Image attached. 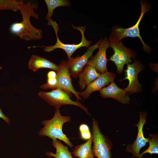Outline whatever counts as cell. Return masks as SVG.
<instances>
[{
	"instance_id": "1",
	"label": "cell",
	"mask_w": 158,
	"mask_h": 158,
	"mask_svg": "<svg viewBox=\"0 0 158 158\" xmlns=\"http://www.w3.org/2000/svg\"><path fill=\"white\" fill-rule=\"evenodd\" d=\"M20 1L19 10L21 14L22 20L20 22L12 23L10 28V32L26 40L41 39L42 36V30L34 27L30 20V17L36 19L39 18L38 14L34 11L38 8V3L32 4L29 2L25 3L23 0Z\"/></svg>"
},
{
	"instance_id": "2",
	"label": "cell",
	"mask_w": 158,
	"mask_h": 158,
	"mask_svg": "<svg viewBox=\"0 0 158 158\" xmlns=\"http://www.w3.org/2000/svg\"><path fill=\"white\" fill-rule=\"evenodd\" d=\"M69 116H63L60 114L59 109H56L54 115L50 120H45L41 123L44 127L38 133L39 135L46 136L52 140L57 139L63 141L72 148L73 145L69 140V138L64 134L62 130L63 124L71 121Z\"/></svg>"
},
{
	"instance_id": "3",
	"label": "cell",
	"mask_w": 158,
	"mask_h": 158,
	"mask_svg": "<svg viewBox=\"0 0 158 158\" xmlns=\"http://www.w3.org/2000/svg\"><path fill=\"white\" fill-rule=\"evenodd\" d=\"M140 2L141 6V13L136 23L133 26L126 28H123L119 25H115L111 29L110 36L115 39L120 40L128 37H138L142 44L144 51L149 53L151 51L152 48L144 42L140 34L139 26L145 14L151 9V6L147 1L142 0Z\"/></svg>"
},
{
	"instance_id": "4",
	"label": "cell",
	"mask_w": 158,
	"mask_h": 158,
	"mask_svg": "<svg viewBox=\"0 0 158 158\" xmlns=\"http://www.w3.org/2000/svg\"><path fill=\"white\" fill-rule=\"evenodd\" d=\"M48 21L47 25L51 26L55 32L57 39L56 43L54 45L51 46H34L32 47H44V51L47 52H50L57 48L61 49L65 51L69 59L71 58L72 55L77 49L82 47L87 48L91 44L92 41L87 40L85 37L84 32L86 30L85 26L75 27L72 24V26L74 29L78 30L80 32L82 36L81 41L78 44H65L61 42L59 38L57 32L59 30V26L56 21L53 20L51 18Z\"/></svg>"
},
{
	"instance_id": "5",
	"label": "cell",
	"mask_w": 158,
	"mask_h": 158,
	"mask_svg": "<svg viewBox=\"0 0 158 158\" xmlns=\"http://www.w3.org/2000/svg\"><path fill=\"white\" fill-rule=\"evenodd\" d=\"M109 40L110 47L114 51V54L109 60L113 62L116 65L117 73L121 74L124 70V66L132 62L131 58L134 59L136 53L124 46L121 40L115 39L110 36Z\"/></svg>"
},
{
	"instance_id": "6",
	"label": "cell",
	"mask_w": 158,
	"mask_h": 158,
	"mask_svg": "<svg viewBox=\"0 0 158 158\" xmlns=\"http://www.w3.org/2000/svg\"><path fill=\"white\" fill-rule=\"evenodd\" d=\"M38 95L56 109H59L63 105H73L79 107L90 115L87 108L79 101L72 100L71 99V94L60 88H57L49 92L40 91Z\"/></svg>"
},
{
	"instance_id": "7",
	"label": "cell",
	"mask_w": 158,
	"mask_h": 158,
	"mask_svg": "<svg viewBox=\"0 0 158 158\" xmlns=\"http://www.w3.org/2000/svg\"><path fill=\"white\" fill-rule=\"evenodd\" d=\"M92 134L93 146L92 151L94 157L97 158H111V149L112 144L107 136L101 132L97 121L92 118Z\"/></svg>"
},
{
	"instance_id": "8",
	"label": "cell",
	"mask_w": 158,
	"mask_h": 158,
	"mask_svg": "<svg viewBox=\"0 0 158 158\" xmlns=\"http://www.w3.org/2000/svg\"><path fill=\"white\" fill-rule=\"evenodd\" d=\"M133 60L134 62L133 63L127 64V68L125 71V78L121 80V81L125 79L128 80V85L124 89L130 93H136L141 90V85L139 82L137 76L144 68L139 61L135 59Z\"/></svg>"
},
{
	"instance_id": "9",
	"label": "cell",
	"mask_w": 158,
	"mask_h": 158,
	"mask_svg": "<svg viewBox=\"0 0 158 158\" xmlns=\"http://www.w3.org/2000/svg\"><path fill=\"white\" fill-rule=\"evenodd\" d=\"M56 73L57 88H60L69 94L73 93L75 96L77 101L82 100L80 92L76 91L73 86L67 61L63 60L61 62Z\"/></svg>"
},
{
	"instance_id": "10",
	"label": "cell",
	"mask_w": 158,
	"mask_h": 158,
	"mask_svg": "<svg viewBox=\"0 0 158 158\" xmlns=\"http://www.w3.org/2000/svg\"><path fill=\"white\" fill-rule=\"evenodd\" d=\"M101 39H100L95 44L87 48V50L83 55L71 57L67 61L70 75L73 78H76L79 76L83 68L87 64L89 59L92 56L94 51L98 48Z\"/></svg>"
},
{
	"instance_id": "11",
	"label": "cell",
	"mask_w": 158,
	"mask_h": 158,
	"mask_svg": "<svg viewBox=\"0 0 158 158\" xmlns=\"http://www.w3.org/2000/svg\"><path fill=\"white\" fill-rule=\"evenodd\" d=\"M109 47L110 45L109 40L105 37L101 40L98 52L88 61L86 65L95 67L97 72L100 74L107 71V64L108 60L106 57V52Z\"/></svg>"
},
{
	"instance_id": "12",
	"label": "cell",
	"mask_w": 158,
	"mask_h": 158,
	"mask_svg": "<svg viewBox=\"0 0 158 158\" xmlns=\"http://www.w3.org/2000/svg\"><path fill=\"white\" fill-rule=\"evenodd\" d=\"M147 113L145 112H140V118L138 123L135 126L138 128V133L135 140L131 145H128L126 151L131 153L132 157L138 158L140 152L142 148L146 145L148 142L149 138H145L144 136L143 128L146 121Z\"/></svg>"
},
{
	"instance_id": "13",
	"label": "cell",
	"mask_w": 158,
	"mask_h": 158,
	"mask_svg": "<svg viewBox=\"0 0 158 158\" xmlns=\"http://www.w3.org/2000/svg\"><path fill=\"white\" fill-rule=\"evenodd\" d=\"M116 75L108 71L104 73L91 83L84 91L80 92V95L83 99L88 98L93 92L100 91L105 86L114 81Z\"/></svg>"
},
{
	"instance_id": "14",
	"label": "cell",
	"mask_w": 158,
	"mask_h": 158,
	"mask_svg": "<svg viewBox=\"0 0 158 158\" xmlns=\"http://www.w3.org/2000/svg\"><path fill=\"white\" fill-rule=\"evenodd\" d=\"M127 92L124 89L118 87L114 81L100 90V95L102 98H112L126 104L129 103L130 101Z\"/></svg>"
},
{
	"instance_id": "15",
	"label": "cell",
	"mask_w": 158,
	"mask_h": 158,
	"mask_svg": "<svg viewBox=\"0 0 158 158\" xmlns=\"http://www.w3.org/2000/svg\"><path fill=\"white\" fill-rule=\"evenodd\" d=\"M100 75L95 67L87 65L78 76V83L81 90H82L87 87Z\"/></svg>"
},
{
	"instance_id": "16",
	"label": "cell",
	"mask_w": 158,
	"mask_h": 158,
	"mask_svg": "<svg viewBox=\"0 0 158 158\" xmlns=\"http://www.w3.org/2000/svg\"><path fill=\"white\" fill-rule=\"evenodd\" d=\"M28 67L30 70L34 72L41 68H48L53 70L57 72L59 65L45 58L32 55L29 60Z\"/></svg>"
},
{
	"instance_id": "17",
	"label": "cell",
	"mask_w": 158,
	"mask_h": 158,
	"mask_svg": "<svg viewBox=\"0 0 158 158\" xmlns=\"http://www.w3.org/2000/svg\"><path fill=\"white\" fill-rule=\"evenodd\" d=\"M92 136L85 143L75 147L71 152L75 157L79 158H94L92 145Z\"/></svg>"
},
{
	"instance_id": "18",
	"label": "cell",
	"mask_w": 158,
	"mask_h": 158,
	"mask_svg": "<svg viewBox=\"0 0 158 158\" xmlns=\"http://www.w3.org/2000/svg\"><path fill=\"white\" fill-rule=\"evenodd\" d=\"M52 143L53 146L56 148V153L47 152L46 153L47 155L55 158H73L71 153L68 150V146L63 145L57 139L52 140Z\"/></svg>"
},
{
	"instance_id": "19",
	"label": "cell",
	"mask_w": 158,
	"mask_h": 158,
	"mask_svg": "<svg viewBox=\"0 0 158 158\" xmlns=\"http://www.w3.org/2000/svg\"><path fill=\"white\" fill-rule=\"evenodd\" d=\"M48 9V12L46 16L47 20L51 19L54 10L59 6L69 7L71 4V2L66 0H45Z\"/></svg>"
},
{
	"instance_id": "20",
	"label": "cell",
	"mask_w": 158,
	"mask_h": 158,
	"mask_svg": "<svg viewBox=\"0 0 158 158\" xmlns=\"http://www.w3.org/2000/svg\"><path fill=\"white\" fill-rule=\"evenodd\" d=\"M148 142L149 145L148 148L140 154L138 158H142V156L145 153H149L151 154L158 153V138L157 135L150 134Z\"/></svg>"
},
{
	"instance_id": "21",
	"label": "cell",
	"mask_w": 158,
	"mask_h": 158,
	"mask_svg": "<svg viewBox=\"0 0 158 158\" xmlns=\"http://www.w3.org/2000/svg\"><path fill=\"white\" fill-rule=\"evenodd\" d=\"M43 89L54 90L57 88L56 73L53 71H49L47 74V82L46 83L40 86Z\"/></svg>"
},
{
	"instance_id": "22",
	"label": "cell",
	"mask_w": 158,
	"mask_h": 158,
	"mask_svg": "<svg viewBox=\"0 0 158 158\" xmlns=\"http://www.w3.org/2000/svg\"><path fill=\"white\" fill-rule=\"evenodd\" d=\"M20 2L15 0H0V11L9 10L16 12L19 10Z\"/></svg>"
},
{
	"instance_id": "23",
	"label": "cell",
	"mask_w": 158,
	"mask_h": 158,
	"mask_svg": "<svg viewBox=\"0 0 158 158\" xmlns=\"http://www.w3.org/2000/svg\"><path fill=\"white\" fill-rule=\"evenodd\" d=\"M80 137L83 140H89L92 136L89 127L86 124L83 123L79 127Z\"/></svg>"
},
{
	"instance_id": "24",
	"label": "cell",
	"mask_w": 158,
	"mask_h": 158,
	"mask_svg": "<svg viewBox=\"0 0 158 158\" xmlns=\"http://www.w3.org/2000/svg\"><path fill=\"white\" fill-rule=\"evenodd\" d=\"M0 118L3 119L7 124L9 125L11 123L8 117L6 116L3 113L2 109L0 107Z\"/></svg>"
}]
</instances>
